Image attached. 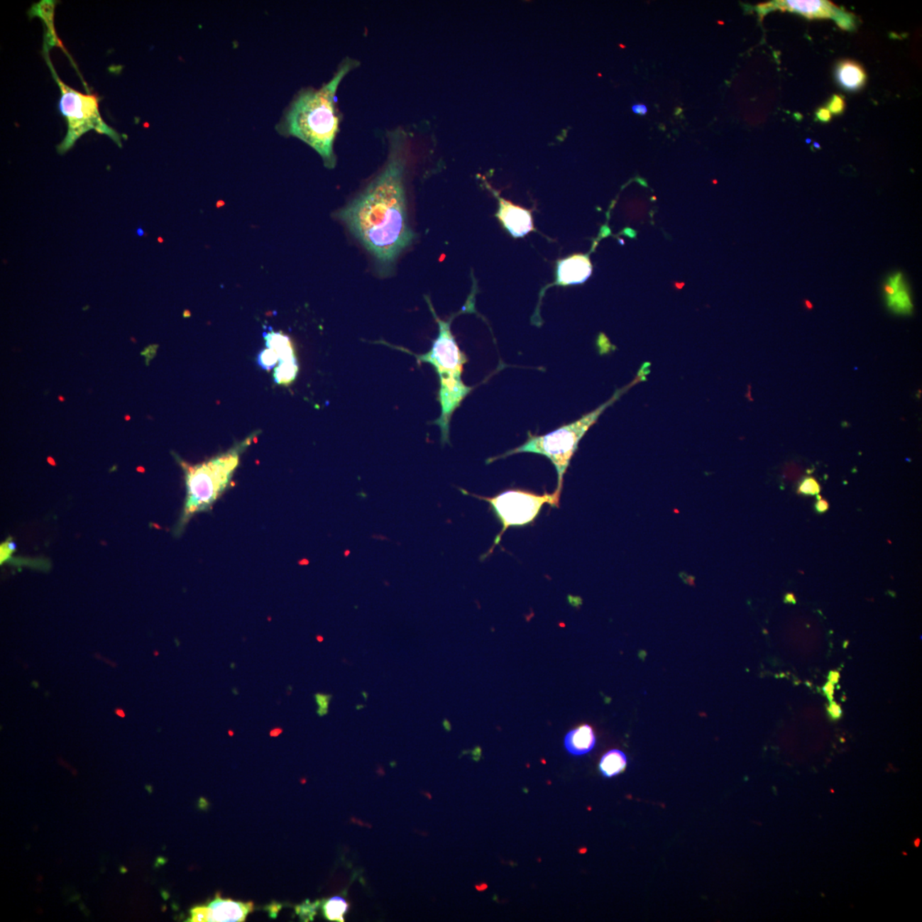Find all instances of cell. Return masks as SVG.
I'll use <instances>...</instances> for the list:
<instances>
[{"label": "cell", "instance_id": "obj_1", "mask_svg": "<svg viewBox=\"0 0 922 922\" xmlns=\"http://www.w3.org/2000/svg\"><path fill=\"white\" fill-rule=\"evenodd\" d=\"M390 140V158L384 170L338 213L383 268L393 265L415 238L408 224L404 189L405 136L391 133Z\"/></svg>", "mask_w": 922, "mask_h": 922}, {"label": "cell", "instance_id": "obj_2", "mask_svg": "<svg viewBox=\"0 0 922 922\" xmlns=\"http://www.w3.org/2000/svg\"><path fill=\"white\" fill-rule=\"evenodd\" d=\"M359 65V62L345 58L334 77L321 89L301 92L290 105L280 126L282 133L297 137L317 150L326 167L329 168L335 167L334 146L339 131L336 91L344 78Z\"/></svg>", "mask_w": 922, "mask_h": 922}, {"label": "cell", "instance_id": "obj_3", "mask_svg": "<svg viewBox=\"0 0 922 922\" xmlns=\"http://www.w3.org/2000/svg\"><path fill=\"white\" fill-rule=\"evenodd\" d=\"M427 301L439 328V336L433 341L432 349L422 355H416L405 349H400L412 353L421 363L431 364L439 375L440 388L437 400L440 402L441 412L439 418L432 424L439 427L441 444L444 446L450 444V422L452 415L471 393L473 387L465 385L461 378L467 358L459 348L452 334L451 324L454 317L447 322L443 321L436 314L428 298Z\"/></svg>", "mask_w": 922, "mask_h": 922}, {"label": "cell", "instance_id": "obj_4", "mask_svg": "<svg viewBox=\"0 0 922 922\" xmlns=\"http://www.w3.org/2000/svg\"><path fill=\"white\" fill-rule=\"evenodd\" d=\"M646 368L640 370L638 375L635 380L629 385L621 390L616 391L613 397L601 406L596 408L582 418L574 421L571 424L563 425L555 431L546 435H532L528 432V439L525 444L515 449L508 450L506 453L500 456L488 459L487 464L500 459H506L509 456H515L517 454L532 453L541 454L545 456L553 464L557 471L558 484L555 492L561 495L564 476H565L568 467L570 466L571 458L573 457L576 449H578L579 441L583 439L585 433L588 429L596 424L600 416L603 414L606 408L618 401L622 394L629 390L631 387L637 385L640 381H643L647 376Z\"/></svg>", "mask_w": 922, "mask_h": 922}, {"label": "cell", "instance_id": "obj_5", "mask_svg": "<svg viewBox=\"0 0 922 922\" xmlns=\"http://www.w3.org/2000/svg\"><path fill=\"white\" fill-rule=\"evenodd\" d=\"M250 444L248 439L229 451L200 464H181L186 478L187 498L178 525L179 532L197 513L209 510L224 493L238 466L240 454Z\"/></svg>", "mask_w": 922, "mask_h": 922}, {"label": "cell", "instance_id": "obj_6", "mask_svg": "<svg viewBox=\"0 0 922 922\" xmlns=\"http://www.w3.org/2000/svg\"><path fill=\"white\" fill-rule=\"evenodd\" d=\"M50 48L44 43V57L48 67L52 72L55 81L57 83L61 91V99L59 102V109L62 115L65 116L68 131H67L65 140L60 145L57 146V153L65 154L70 150L75 142H77L83 134L95 130L96 132L105 134L116 143L118 146L121 147V138L115 129L109 127L103 120L99 112V99L97 94H83L82 92L75 91L73 88L66 85L62 82L55 70L54 67L50 62L49 55Z\"/></svg>", "mask_w": 922, "mask_h": 922}, {"label": "cell", "instance_id": "obj_7", "mask_svg": "<svg viewBox=\"0 0 922 922\" xmlns=\"http://www.w3.org/2000/svg\"><path fill=\"white\" fill-rule=\"evenodd\" d=\"M460 490L462 494L473 496L490 504L492 510L503 526L502 530L495 538L493 547L487 554L483 555L482 559H486L494 551L508 528L521 527V526L532 524L540 515L545 504L550 505L551 507H559L561 496L556 492L554 494L537 495L529 491L512 490L504 491L493 498H483V496L467 493V491L461 488Z\"/></svg>", "mask_w": 922, "mask_h": 922}, {"label": "cell", "instance_id": "obj_8", "mask_svg": "<svg viewBox=\"0 0 922 922\" xmlns=\"http://www.w3.org/2000/svg\"><path fill=\"white\" fill-rule=\"evenodd\" d=\"M756 11L760 18H764L769 12L773 11H789L809 19H832L844 31H850L856 28V16L828 1L780 0V1L760 4L756 7Z\"/></svg>", "mask_w": 922, "mask_h": 922}, {"label": "cell", "instance_id": "obj_9", "mask_svg": "<svg viewBox=\"0 0 922 922\" xmlns=\"http://www.w3.org/2000/svg\"><path fill=\"white\" fill-rule=\"evenodd\" d=\"M254 904L236 902L217 895L209 904L193 908L188 921L192 922H241L253 911Z\"/></svg>", "mask_w": 922, "mask_h": 922}, {"label": "cell", "instance_id": "obj_10", "mask_svg": "<svg viewBox=\"0 0 922 922\" xmlns=\"http://www.w3.org/2000/svg\"><path fill=\"white\" fill-rule=\"evenodd\" d=\"M883 294L886 304L892 313L899 315L913 313L911 292L903 273L896 272L887 277L883 285Z\"/></svg>", "mask_w": 922, "mask_h": 922}, {"label": "cell", "instance_id": "obj_11", "mask_svg": "<svg viewBox=\"0 0 922 922\" xmlns=\"http://www.w3.org/2000/svg\"><path fill=\"white\" fill-rule=\"evenodd\" d=\"M498 212L496 217L513 238H523L534 230L532 210L526 209L498 197Z\"/></svg>", "mask_w": 922, "mask_h": 922}, {"label": "cell", "instance_id": "obj_12", "mask_svg": "<svg viewBox=\"0 0 922 922\" xmlns=\"http://www.w3.org/2000/svg\"><path fill=\"white\" fill-rule=\"evenodd\" d=\"M593 267L588 255L576 254L557 263L556 285H574L584 283L592 275Z\"/></svg>", "mask_w": 922, "mask_h": 922}, {"label": "cell", "instance_id": "obj_13", "mask_svg": "<svg viewBox=\"0 0 922 922\" xmlns=\"http://www.w3.org/2000/svg\"><path fill=\"white\" fill-rule=\"evenodd\" d=\"M565 747L571 755L582 756L591 752L596 744L593 728L588 724L572 730L565 737Z\"/></svg>", "mask_w": 922, "mask_h": 922}, {"label": "cell", "instance_id": "obj_14", "mask_svg": "<svg viewBox=\"0 0 922 922\" xmlns=\"http://www.w3.org/2000/svg\"><path fill=\"white\" fill-rule=\"evenodd\" d=\"M836 79L839 85L847 91H857L865 86L867 75L864 68L852 60L841 61L837 66Z\"/></svg>", "mask_w": 922, "mask_h": 922}, {"label": "cell", "instance_id": "obj_15", "mask_svg": "<svg viewBox=\"0 0 922 922\" xmlns=\"http://www.w3.org/2000/svg\"><path fill=\"white\" fill-rule=\"evenodd\" d=\"M56 3V1H50V0L49 1L42 0L40 3L33 6L31 11H28V15L31 18L39 16L40 18L44 21L46 27L44 43L48 45L50 49L53 46H59V48L65 50L64 46L62 45L56 35V32H55L54 11Z\"/></svg>", "mask_w": 922, "mask_h": 922}, {"label": "cell", "instance_id": "obj_16", "mask_svg": "<svg viewBox=\"0 0 922 922\" xmlns=\"http://www.w3.org/2000/svg\"><path fill=\"white\" fill-rule=\"evenodd\" d=\"M263 336L265 341H266L267 348L276 351L280 361L290 360L296 357L293 344L289 336L285 335L283 332L270 329V331L265 332Z\"/></svg>", "mask_w": 922, "mask_h": 922}, {"label": "cell", "instance_id": "obj_17", "mask_svg": "<svg viewBox=\"0 0 922 922\" xmlns=\"http://www.w3.org/2000/svg\"><path fill=\"white\" fill-rule=\"evenodd\" d=\"M627 757L620 750H610L601 757L600 770L602 776L608 778L618 776L625 769Z\"/></svg>", "mask_w": 922, "mask_h": 922}, {"label": "cell", "instance_id": "obj_18", "mask_svg": "<svg viewBox=\"0 0 922 922\" xmlns=\"http://www.w3.org/2000/svg\"><path fill=\"white\" fill-rule=\"evenodd\" d=\"M299 372L297 360L280 361L275 369V382L280 385H289L296 380Z\"/></svg>", "mask_w": 922, "mask_h": 922}, {"label": "cell", "instance_id": "obj_19", "mask_svg": "<svg viewBox=\"0 0 922 922\" xmlns=\"http://www.w3.org/2000/svg\"><path fill=\"white\" fill-rule=\"evenodd\" d=\"M324 913L327 920L344 921V915L349 911V904L342 896H334L324 904Z\"/></svg>", "mask_w": 922, "mask_h": 922}, {"label": "cell", "instance_id": "obj_20", "mask_svg": "<svg viewBox=\"0 0 922 922\" xmlns=\"http://www.w3.org/2000/svg\"><path fill=\"white\" fill-rule=\"evenodd\" d=\"M280 358L276 351L271 349H264L258 353V364L266 371H271L279 364Z\"/></svg>", "mask_w": 922, "mask_h": 922}, {"label": "cell", "instance_id": "obj_21", "mask_svg": "<svg viewBox=\"0 0 922 922\" xmlns=\"http://www.w3.org/2000/svg\"><path fill=\"white\" fill-rule=\"evenodd\" d=\"M821 488L819 483L813 478H806L798 488V493L806 495H816L819 494Z\"/></svg>", "mask_w": 922, "mask_h": 922}, {"label": "cell", "instance_id": "obj_22", "mask_svg": "<svg viewBox=\"0 0 922 922\" xmlns=\"http://www.w3.org/2000/svg\"><path fill=\"white\" fill-rule=\"evenodd\" d=\"M828 109L831 114H841L845 109V100L843 97L840 95H833L828 104Z\"/></svg>", "mask_w": 922, "mask_h": 922}, {"label": "cell", "instance_id": "obj_23", "mask_svg": "<svg viewBox=\"0 0 922 922\" xmlns=\"http://www.w3.org/2000/svg\"><path fill=\"white\" fill-rule=\"evenodd\" d=\"M314 697L315 701H317L319 706L317 713L319 715L323 717V715L328 713V706H329L331 696H329V694L317 693Z\"/></svg>", "mask_w": 922, "mask_h": 922}, {"label": "cell", "instance_id": "obj_24", "mask_svg": "<svg viewBox=\"0 0 922 922\" xmlns=\"http://www.w3.org/2000/svg\"><path fill=\"white\" fill-rule=\"evenodd\" d=\"M831 116L832 114L826 108H820L818 111H816V118H818V120L821 121L828 122L830 121Z\"/></svg>", "mask_w": 922, "mask_h": 922}, {"label": "cell", "instance_id": "obj_25", "mask_svg": "<svg viewBox=\"0 0 922 922\" xmlns=\"http://www.w3.org/2000/svg\"><path fill=\"white\" fill-rule=\"evenodd\" d=\"M828 711L833 719H838L841 717L842 710L840 707L835 704V703H832L830 706H829Z\"/></svg>", "mask_w": 922, "mask_h": 922}, {"label": "cell", "instance_id": "obj_26", "mask_svg": "<svg viewBox=\"0 0 922 922\" xmlns=\"http://www.w3.org/2000/svg\"><path fill=\"white\" fill-rule=\"evenodd\" d=\"M632 111L635 114H637V115L645 116L647 115L648 109L645 104H637L633 105Z\"/></svg>", "mask_w": 922, "mask_h": 922}, {"label": "cell", "instance_id": "obj_27", "mask_svg": "<svg viewBox=\"0 0 922 922\" xmlns=\"http://www.w3.org/2000/svg\"><path fill=\"white\" fill-rule=\"evenodd\" d=\"M828 506L827 500H821L820 498L818 503L816 504V510L820 513L825 512L828 510Z\"/></svg>", "mask_w": 922, "mask_h": 922}, {"label": "cell", "instance_id": "obj_28", "mask_svg": "<svg viewBox=\"0 0 922 922\" xmlns=\"http://www.w3.org/2000/svg\"><path fill=\"white\" fill-rule=\"evenodd\" d=\"M824 691L828 694L829 698H831L830 700H832L833 693V691H835V686H833V684H832L831 681H829V683L825 686Z\"/></svg>", "mask_w": 922, "mask_h": 922}, {"label": "cell", "instance_id": "obj_29", "mask_svg": "<svg viewBox=\"0 0 922 922\" xmlns=\"http://www.w3.org/2000/svg\"><path fill=\"white\" fill-rule=\"evenodd\" d=\"M839 679H840L839 673L836 671H833L830 674H829V681H830L832 684H837L838 681H839Z\"/></svg>", "mask_w": 922, "mask_h": 922}, {"label": "cell", "instance_id": "obj_30", "mask_svg": "<svg viewBox=\"0 0 922 922\" xmlns=\"http://www.w3.org/2000/svg\"><path fill=\"white\" fill-rule=\"evenodd\" d=\"M786 601L789 602V603H795L796 600L794 595H787L786 597Z\"/></svg>", "mask_w": 922, "mask_h": 922}, {"label": "cell", "instance_id": "obj_31", "mask_svg": "<svg viewBox=\"0 0 922 922\" xmlns=\"http://www.w3.org/2000/svg\"><path fill=\"white\" fill-rule=\"evenodd\" d=\"M362 696H364V697H365V700H366V698H368V693H366L365 692L362 693Z\"/></svg>", "mask_w": 922, "mask_h": 922}]
</instances>
